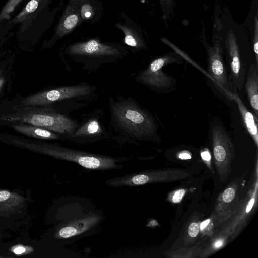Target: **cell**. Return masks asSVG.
Listing matches in <instances>:
<instances>
[{
	"label": "cell",
	"mask_w": 258,
	"mask_h": 258,
	"mask_svg": "<svg viewBox=\"0 0 258 258\" xmlns=\"http://www.w3.org/2000/svg\"><path fill=\"white\" fill-rule=\"evenodd\" d=\"M108 105L111 138L133 144L159 139L155 118L135 99L118 94L109 98Z\"/></svg>",
	"instance_id": "cell-1"
},
{
	"label": "cell",
	"mask_w": 258,
	"mask_h": 258,
	"mask_svg": "<svg viewBox=\"0 0 258 258\" xmlns=\"http://www.w3.org/2000/svg\"><path fill=\"white\" fill-rule=\"evenodd\" d=\"M213 31L219 38L226 56L229 77L234 91H240L246 77L240 46L247 33L243 26L236 22L226 12H222L220 17L215 16Z\"/></svg>",
	"instance_id": "cell-2"
},
{
	"label": "cell",
	"mask_w": 258,
	"mask_h": 258,
	"mask_svg": "<svg viewBox=\"0 0 258 258\" xmlns=\"http://www.w3.org/2000/svg\"><path fill=\"white\" fill-rule=\"evenodd\" d=\"M96 86L85 82L57 86L29 96L21 101L23 106L50 107L65 114L86 106L96 97Z\"/></svg>",
	"instance_id": "cell-3"
},
{
	"label": "cell",
	"mask_w": 258,
	"mask_h": 258,
	"mask_svg": "<svg viewBox=\"0 0 258 258\" xmlns=\"http://www.w3.org/2000/svg\"><path fill=\"white\" fill-rule=\"evenodd\" d=\"M63 53L72 61L91 72L102 64L114 63L124 58L128 49L119 43L104 42L96 37L72 43L64 47Z\"/></svg>",
	"instance_id": "cell-4"
},
{
	"label": "cell",
	"mask_w": 258,
	"mask_h": 258,
	"mask_svg": "<svg viewBox=\"0 0 258 258\" xmlns=\"http://www.w3.org/2000/svg\"><path fill=\"white\" fill-rule=\"evenodd\" d=\"M18 106L14 112L0 116V119L11 122L25 123L55 132L66 141L78 126L79 122L68 114L61 113L48 106Z\"/></svg>",
	"instance_id": "cell-5"
},
{
	"label": "cell",
	"mask_w": 258,
	"mask_h": 258,
	"mask_svg": "<svg viewBox=\"0 0 258 258\" xmlns=\"http://www.w3.org/2000/svg\"><path fill=\"white\" fill-rule=\"evenodd\" d=\"M13 142L58 159L74 162L90 170H107L120 169L123 167V165L119 163L128 160L125 157H114L64 147L58 144L44 143L35 144L17 140H14Z\"/></svg>",
	"instance_id": "cell-6"
},
{
	"label": "cell",
	"mask_w": 258,
	"mask_h": 258,
	"mask_svg": "<svg viewBox=\"0 0 258 258\" xmlns=\"http://www.w3.org/2000/svg\"><path fill=\"white\" fill-rule=\"evenodd\" d=\"M174 63H183L181 56L176 51L166 53L153 59L144 69L139 72L135 81L154 92L166 93L173 91L176 89L177 80L162 69Z\"/></svg>",
	"instance_id": "cell-7"
},
{
	"label": "cell",
	"mask_w": 258,
	"mask_h": 258,
	"mask_svg": "<svg viewBox=\"0 0 258 258\" xmlns=\"http://www.w3.org/2000/svg\"><path fill=\"white\" fill-rule=\"evenodd\" d=\"M212 44L209 45L204 36L202 43L207 54V69L206 75L217 90L225 98L233 101L235 92L229 79L227 64L224 59V52L219 38L213 31Z\"/></svg>",
	"instance_id": "cell-8"
},
{
	"label": "cell",
	"mask_w": 258,
	"mask_h": 258,
	"mask_svg": "<svg viewBox=\"0 0 258 258\" xmlns=\"http://www.w3.org/2000/svg\"><path fill=\"white\" fill-rule=\"evenodd\" d=\"M103 111L97 109L83 116V119L66 140L79 144L96 142L110 138V134L102 122Z\"/></svg>",
	"instance_id": "cell-9"
},
{
	"label": "cell",
	"mask_w": 258,
	"mask_h": 258,
	"mask_svg": "<svg viewBox=\"0 0 258 258\" xmlns=\"http://www.w3.org/2000/svg\"><path fill=\"white\" fill-rule=\"evenodd\" d=\"M83 21L78 8L68 1L54 30V34L47 43L51 47L60 39L71 33Z\"/></svg>",
	"instance_id": "cell-10"
},
{
	"label": "cell",
	"mask_w": 258,
	"mask_h": 258,
	"mask_svg": "<svg viewBox=\"0 0 258 258\" xmlns=\"http://www.w3.org/2000/svg\"><path fill=\"white\" fill-rule=\"evenodd\" d=\"M120 17L123 21L116 22L114 25L124 34V42L128 49L133 53L147 50V46L139 26L126 14L122 13Z\"/></svg>",
	"instance_id": "cell-11"
},
{
	"label": "cell",
	"mask_w": 258,
	"mask_h": 258,
	"mask_svg": "<svg viewBox=\"0 0 258 258\" xmlns=\"http://www.w3.org/2000/svg\"><path fill=\"white\" fill-rule=\"evenodd\" d=\"M101 216L95 213L86 214L65 223L58 230V238L67 239L85 233L99 223Z\"/></svg>",
	"instance_id": "cell-12"
},
{
	"label": "cell",
	"mask_w": 258,
	"mask_h": 258,
	"mask_svg": "<svg viewBox=\"0 0 258 258\" xmlns=\"http://www.w3.org/2000/svg\"><path fill=\"white\" fill-rule=\"evenodd\" d=\"M79 10L83 22L93 25L103 14V3L100 0H68Z\"/></svg>",
	"instance_id": "cell-13"
},
{
	"label": "cell",
	"mask_w": 258,
	"mask_h": 258,
	"mask_svg": "<svg viewBox=\"0 0 258 258\" xmlns=\"http://www.w3.org/2000/svg\"><path fill=\"white\" fill-rule=\"evenodd\" d=\"M245 92L249 103L255 117L258 118V66L251 64L245 83Z\"/></svg>",
	"instance_id": "cell-14"
},
{
	"label": "cell",
	"mask_w": 258,
	"mask_h": 258,
	"mask_svg": "<svg viewBox=\"0 0 258 258\" xmlns=\"http://www.w3.org/2000/svg\"><path fill=\"white\" fill-rule=\"evenodd\" d=\"M52 0H30L24 8L12 19V24L24 23L35 18L40 12L48 8Z\"/></svg>",
	"instance_id": "cell-15"
},
{
	"label": "cell",
	"mask_w": 258,
	"mask_h": 258,
	"mask_svg": "<svg viewBox=\"0 0 258 258\" xmlns=\"http://www.w3.org/2000/svg\"><path fill=\"white\" fill-rule=\"evenodd\" d=\"M238 107L244 125L249 134L251 136L255 144L258 143V119L253 113L249 111L245 106L239 97L237 92H235L233 100Z\"/></svg>",
	"instance_id": "cell-16"
},
{
	"label": "cell",
	"mask_w": 258,
	"mask_h": 258,
	"mask_svg": "<svg viewBox=\"0 0 258 258\" xmlns=\"http://www.w3.org/2000/svg\"><path fill=\"white\" fill-rule=\"evenodd\" d=\"M11 127L17 132L26 136L43 140H62L59 134L41 127L33 125L13 124Z\"/></svg>",
	"instance_id": "cell-17"
},
{
	"label": "cell",
	"mask_w": 258,
	"mask_h": 258,
	"mask_svg": "<svg viewBox=\"0 0 258 258\" xmlns=\"http://www.w3.org/2000/svg\"><path fill=\"white\" fill-rule=\"evenodd\" d=\"M22 197L8 190H0V209H8L19 205Z\"/></svg>",
	"instance_id": "cell-18"
},
{
	"label": "cell",
	"mask_w": 258,
	"mask_h": 258,
	"mask_svg": "<svg viewBox=\"0 0 258 258\" xmlns=\"http://www.w3.org/2000/svg\"><path fill=\"white\" fill-rule=\"evenodd\" d=\"M23 0H8L0 11V22L9 20Z\"/></svg>",
	"instance_id": "cell-19"
},
{
	"label": "cell",
	"mask_w": 258,
	"mask_h": 258,
	"mask_svg": "<svg viewBox=\"0 0 258 258\" xmlns=\"http://www.w3.org/2000/svg\"><path fill=\"white\" fill-rule=\"evenodd\" d=\"M251 28V39L252 49L254 52L255 64L258 66V20L257 17H254Z\"/></svg>",
	"instance_id": "cell-20"
},
{
	"label": "cell",
	"mask_w": 258,
	"mask_h": 258,
	"mask_svg": "<svg viewBox=\"0 0 258 258\" xmlns=\"http://www.w3.org/2000/svg\"><path fill=\"white\" fill-rule=\"evenodd\" d=\"M160 4L162 17L167 20L173 15L175 6V0H159Z\"/></svg>",
	"instance_id": "cell-21"
},
{
	"label": "cell",
	"mask_w": 258,
	"mask_h": 258,
	"mask_svg": "<svg viewBox=\"0 0 258 258\" xmlns=\"http://www.w3.org/2000/svg\"><path fill=\"white\" fill-rule=\"evenodd\" d=\"M235 196V190L233 188H228L223 192L222 198L224 202L229 203L231 202Z\"/></svg>",
	"instance_id": "cell-22"
},
{
	"label": "cell",
	"mask_w": 258,
	"mask_h": 258,
	"mask_svg": "<svg viewBox=\"0 0 258 258\" xmlns=\"http://www.w3.org/2000/svg\"><path fill=\"white\" fill-rule=\"evenodd\" d=\"M199 233V226L197 223L193 222L189 226L188 234L191 237H195Z\"/></svg>",
	"instance_id": "cell-23"
},
{
	"label": "cell",
	"mask_w": 258,
	"mask_h": 258,
	"mask_svg": "<svg viewBox=\"0 0 258 258\" xmlns=\"http://www.w3.org/2000/svg\"><path fill=\"white\" fill-rule=\"evenodd\" d=\"M185 192V190L184 189H179L177 190L173 195L172 197V201L174 203H178L180 202L182 199L183 196L184 195Z\"/></svg>",
	"instance_id": "cell-24"
},
{
	"label": "cell",
	"mask_w": 258,
	"mask_h": 258,
	"mask_svg": "<svg viewBox=\"0 0 258 258\" xmlns=\"http://www.w3.org/2000/svg\"><path fill=\"white\" fill-rule=\"evenodd\" d=\"M26 251L27 248L22 245L16 246L13 249V252L18 255L25 253Z\"/></svg>",
	"instance_id": "cell-25"
},
{
	"label": "cell",
	"mask_w": 258,
	"mask_h": 258,
	"mask_svg": "<svg viewBox=\"0 0 258 258\" xmlns=\"http://www.w3.org/2000/svg\"><path fill=\"white\" fill-rule=\"evenodd\" d=\"M201 157L203 159L209 161L211 159V156L210 153L208 151H203L201 153Z\"/></svg>",
	"instance_id": "cell-26"
},
{
	"label": "cell",
	"mask_w": 258,
	"mask_h": 258,
	"mask_svg": "<svg viewBox=\"0 0 258 258\" xmlns=\"http://www.w3.org/2000/svg\"><path fill=\"white\" fill-rule=\"evenodd\" d=\"M254 202V198H252L247 204V207L246 209V212L247 213H248L251 210V208L253 206Z\"/></svg>",
	"instance_id": "cell-27"
},
{
	"label": "cell",
	"mask_w": 258,
	"mask_h": 258,
	"mask_svg": "<svg viewBox=\"0 0 258 258\" xmlns=\"http://www.w3.org/2000/svg\"><path fill=\"white\" fill-rule=\"evenodd\" d=\"M179 158L181 159H191V157L190 155L187 153H181L179 155Z\"/></svg>",
	"instance_id": "cell-28"
},
{
	"label": "cell",
	"mask_w": 258,
	"mask_h": 258,
	"mask_svg": "<svg viewBox=\"0 0 258 258\" xmlns=\"http://www.w3.org/2000/svg\"><path fill=\"white\" fill-rule=\"evenodd\" d=\"M5 79L2 75V71L0 70V91L4 84Z\"/></svg>",
	"instance_id": "cell-29"
},
{
	"label": "cell",
	"mask_w": 258,
	"mask_h": 258,
	"mask_svg": "<svg viewBox=\"0 0 258 258\" xmlns=\"http://www.w3.org/2000/svg\"><path fill=\"white\" fill-rule=\"evenodd\" d=\"M210 220L207 219L206 221L203 222L200 225V229L202 230L204 229L209 223Z\"/></svg>",
	"instance_id": "cell-30"
},
{
	"label": "cell",
	"mask_w": 258,
	"mask_h": 258,
	"mask_svg": "<svg viewBox=\"0 0 258 258\" xmlns=\"http://www.w3.org/2000/svg\"><path fill=\"white\" fill-rule=\"evenodd\" d=\"M223 244V241H217L215 243V247H219L220 246H221Z\"/></svg>",
	"instance_id": "cell-31"
}]
</instances>
